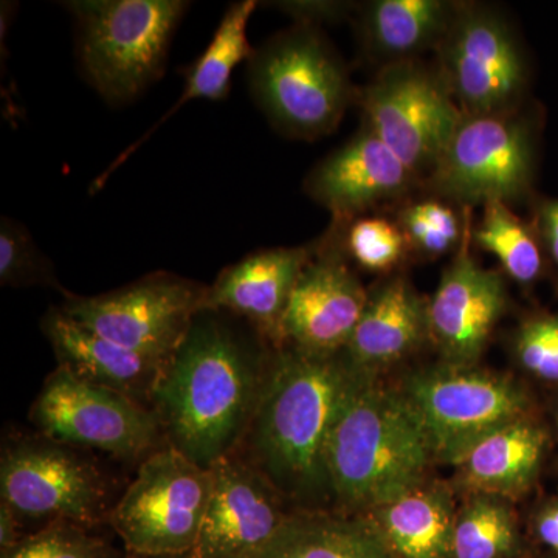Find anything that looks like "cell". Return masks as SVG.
Returning a JSON list of instances; mask_svg holds the SVG:
<instances>
[{"label": "cell", "mask_w": 558, "mask_h": 558, "mask_svg": "<svg viewBox=\"0 0 558 558\" xmlns=\"http://www.w3.org/2000/svg\"><path fill=\"white\" fill-rule=\"evenodd\" d=\"M211 495L190 558H258L296 509L240 453L209 468Z\"/></svg>", "instance_id": "obj_14"}, {"label": "cell", "mask_w": 558, "mask_h": 558, "mask_svg": "<svg viewBox=\"0 0 558 558\" xmlns=\"http://www.w3.org/2000/svg\"><path fill=\"white\" fill-rule=\"evenodd\" d=\"M548 433L534 416L519 418L480 439L451 468L458 495L486 494L519 501L542 472Z\"/></svg>", "instance_id": "obj_21"}, {"label": "cell", "mask_w": 558, "mask_h": 558, "mask_svg": "<svg viewBox=\"0 0 558 558\" xmlns=\"http://www.w3.org/2000/svg\"><path fill=\"white\" fill-rule=\"evenodd\" d=\"M315 247L260 250L220 271L209 286L204 311L229 312L247 319L275 349L290 296Z\"/></svg>", "instance_id": "obj_18"}, {"label": "cell", "mask_w": 558, "mask_h": 558, "mask_svg": "<svg viewBox=\"0 0 558 558\" xmlns=\"http://www.w3.org/2000/svg\"><path fill=\"white\" fill-rule=\"evenodd\" d=\"M429 343L428 301L405 275L392 274L368 290V301L344 355L360 373L384 371Z\"/></svg>", "instance_id": "obj_20"}, {"label": "cell", "mask_w": 558, "mask_h": 558, "mask_svg": "<svg viewBox=\"0 0 558 558\" xmlns=\"http://www.w3.org/2000/svg\"><path fill=\"white\" fill-rule=\"evenodd\" d=\"M399 223L411 256L435 260L457 253L472 226V208H462L461 215L451 202L439 197L407 201L398 211Z\"/></svg>", "instance_id": "obj_28"}, {"label": "cell", "mask_w": 558, "mask_h": 558, "mask_svg": "<svg viewBox=\"0 0 558 558\" xmlns=\"http://www.w3.org/2000/svg\"><path fill=\"white\" fill-rule=\"evenodd\" d=\"M267 359L218 312H199L153 399L168 444L205 469L240 449L258 405Z\"/></svg>", "instance_id": "obj_2"}, {"label": "cell", "mask_w": 558, "mask_h": 558, "mask_svg": "<svg viewBox=\"0 0 558 558\" xmlns=\"http://www.w3.org/2000/svg\"><path fill=\"white\" fill-rule=\"evenodd\" d=\"M43 330L57 355L58 366L87 384L112 389L153 409L154 395L171 355L143 354L105 339L61 310L47 312Z\"/></svg>", "instance_id": "obj_19"}, {"label": "cell", "mask_w": 558, "mask_h": 558, "mask_svg": "<svg viewBox=\"0 0 558 558\" xmlns=\"http://www.w3.org/2000/svg\"><path fill=\"white\" fill-rule=\"evenodd\" d=\"M207 292L199 282L157 271L97 296L65 293L60 310L105 339L170 357L204 311Z\"/></svg>", "instance_id": "obj_13"}, {"label": "cell", "mask_w": 558, "mask_h": 558, "mask_svg": "<svg viewBox=\"0 0 558 558\" xmlns=\"http://www.w3.org/2000/svg\"><path fill=\"white\" fill-rule=\"evenodd\" d=\"M451 558H524V538L513 502L494 495H462Z\"/></svg>", "instance_id": "obj_26"}, {"label": "cell", "mask_w": 558, "mask_h": 558, "mask_svg": "<svg viewBox=\"0 0 558 558\" xmlns=\"http://www.w3.org/2000/svg\"><path fill=\"white\" fill-rule=\"evenodd\" d=\"M457 497L451 483L428 478L360 517L395 558H451Z\"/></svg>", "instance_id": "obj_22"}, {"label": "cell", "mask_w": 558, "mask_h": 558, "mask_svg": "<svg viewBox=\"0 0 558 558\" xmlns=\"http://www.w3.org/2000/svg\"><path fill=\"white\" fill-rule=\"evenodd\" d=\"M123 558H146V557H140V556H135V554L128 553L126 556H124Z\"/></svg>", "instance_id": "obj_37"}, {"label": "cell", "mask_w": 558, "mask_h": 558, "mask_svg": "<svg viewBox=\"0 0 558 558\" xmlns=\"http://www.w3.org/2000/svg\"><path fill=\"white\" fill-rule=\"evenodd\" d=\"M556 428H557V442H558V411H557V417H556Z\"/></svg>", "instance_id": "obj_38"}, {"label": "cell", "mask_w": 558, "mask_h": 558, "mask_svg": "<svg viewBox=\"0 0 558 558\" xmlns=\"http://www.w3.org/2000/svg\"><path fill=\"white\" fill-rule=\"evenodd\" d=\"M532 532L538 543L558 558V497L549 499L532 517Z\"/></svg>", "instance_id": "obj_35"}, {"label": "cell", "mask_w": 558, "mask_h": 558, "mask_svg": "<svg viewBox=\"0 0 558 558\" xmlns=\"http://www.w3.org/2000/svg\"><path fill=\"white\" fill-rule=\"evenodd\" d=\"M512 354L524 373L558 384V314L529 315L512 337Z\"/></svg>", "instance_id": "obj_32"}, {"label": "cell", "mask_w": 558, "mask_h": 558, "mask_svg": "<svg viewBox=\"0 0 558 558\" xmlns=\"http://www.w3.org/2000/svg\"><path fill=\"white\" fill-rule=\"evenodd\" d=\"M341 247L359 267L376 274H395L410 258V245L396 220L357 218L348 223H336Z\"/></svg>", "instance_id": "obj_29"}, {"label": "cell", "mask_w": 558, "mask_h": 558, "mask_svg": "<svg viewBox=\"0 0 558 558\" xmlns=\"http://www.w3.org/2000/svg\"><path fill=\"white\" fill-rule=\"evenodd\" d=\"M40 435L73 447L138 458L161 449L165 429L156 411L112 389L97 387L58 366L33 402Z\"/></svg>", "instance_id": "obj_12"}, {"label": "cell", "mask_w": 558, "mask_h": 558, "mask_svg": "<svg viewBox=\"0 0 558 558\" xmlns=\"http://www.w3.org/2000/svg\"><path fill=\"white\" fill-rule=\"evenodd\" d=\"M535 229L553 266L558 281V199L539 201L534 219Z\"/></svg>", "instance_id": "obj_34"}, {"label": "cell", "mask_w": 558, "mask_h": 558, "mask_svg": "<svg viewBox=\"0 0 558 558\" xmlns=\"http://www.w3.org/2000/svg\"><path fill=\"white\" fill-rule=\"evenodd\" d=\"M211 483L209 469L168 444L143 459L108 523L130 554L189 556L199 538Z\"/></svg>", "instance_id": "obj_7"}, {"label": "cell", "mask_w": 558, "mask_h": 558, "mask_svg": "<svg viewBox=\"0 0 558 558\" xmlns=\"http://www.w3.org/2000/svg\"><path fill=\"white\" fill-rule=\"evenodd\" d=\"M436 53L440 75L464 116L519 109L527 84L526 58L501 11L458 3Z\"/></svg>", "instance_id": "obj_11"}, {"label": "cell", "mask_w": 558, "mask_h": 558, "mask_svg": "<svg viewBox=\"0 0 558 558\" xmlns=\"http://www.w3.org/2000/svg\"><path fill=\"white\" fill-rule=\"evenodd\" d=\"M360 371L344 352L315 355L274 348L255 414L236 453L266 476L293 509L336 512L330 488V433Z\"/></svg>", "instance_id": "obj_1"}, {"label": "cell", "mask_w": 558, "mask_h": 558, "mask_svg": "<svg viewBox=\"0 0 558 558\" xmlns=\"http://www.w3.org/2000/svg\"><path fill=\"white\" fill-rule=\"evenodd\" d=\"M0 497L21 521L97 526L108 521V481L73 447L32 436L5 444L0 458Z\"/></svg>", "instance_id": "obj_10"}, {"label": "cell", "mask_w": 558, "mask_h": 558, "mask_svg": "<svg viewBox=\"0 0 558 558\" xmlns=\"http://www.w3.org/2000/svg\"><path fill=\"white\" fill-rule=\"evenodd\" d=\"M258 558H395L365 517L296 510Z\"/></svg>", "instance_id": "obj_25"}, {"label": "cell", "mask_w": 558, "mask_h": 558, "mask_svg": "<svg viewBox=\"0 0 558 558\" xmlns=\"http://www.w3.org/2000/svg\"><path fill=\"white\" fill-rule=\"evenodd\" d=\"M326 464L336 512L365 515L432 478L436 461L400 388L362 373L333 424Z\"/></svg>", "instance_id": "obj_3"}, {"label": "cell", "mask_w": 558, "mask_h": 558, "mask_svg": "<svg viewBox=\"0 0 558 558\" xmlns=\"http://www.w3.org/2000/svg\"><path fill=\"white\" fill-rule=\"evenodd\" d=\"M0 284L7 288H60L53 264L22 223L10 218L0 222Z\"/></svg>", "instance_id": "obj_30"}, {"label": "cell", "mask_w": 558, "mask_h": 558, "mask_svg": "<svg viewBox=\"0 0 558 558\" xmlns=\"http://www.w3.org/2000/svg\"><path fill=\"white\" fill-rule=\"evenodd\" d=\"M457 2L376 0L360 11V36L371 60L384 65L417 60L438 49L449 31Z\"/></svg>", "instance_id": "obj_23"}, {"label": "cell", "mask_w": 558, "mask_h": 558, "mask_svg": "<svg viewBox=\"0 0 558 558\" xmlns=\"http://www.w3.org/2000/svg\"><path fill=\"white\" fill-rule=\"evenodd\" d=\"M472 227L428 301L429 343L453 366L478 365L510 306L506 275L473 258Z\"/></svg>", "instance_id": "obj_16"}, {"label": "cell", "mask_w": 558, "mask_h": 558, "mask_svg": "<svg viewBox=\"0 0 558 558\" xmlns=\"http://www.w3.org/2000/svg\"><path fill=\"white\" fill-rule=\"evenodd\" d=\"M534 131L519 109L464 116L425 179L439 199L473 208L523 199L534 178Z\"/></svg>", "instance_id": "obj_8"}, {"label": "cell", "mask_w": 558, "mask_h": 558, "mask_svg": "<svg viewBox=\"0 0 558 558\" xmlns=\"http://www.w3.org/2000/svg\"><path fill=\"white\" fill-rule=\"evenodd\" d=\"M368 301V290L349 267L332 226L304 267L281 323V347L315 355L340 354ZM279 347V348H281Z\"/></svg>", "instance_id": "obj_15"}, {"label": "cell", "mask_w": 558, "mask_h": 558, "mask_svg": "<svg viewBox=\"0 0 558 558\" xmlns=\"http://www.w3.org/2000/svg\"><path fill=\"white\" fill-rule=\"evenodd\" d=\"M278 9L295 17L301 24L317 25L322 21H339L351 7L343 2H279Z\"/></svg>", "instance_id": "obj_33"}, {"label": "cell", "mask_w": 558, "mask_h": 558, "mask_svg": "<svg viewBox=\"0 0 558 558\" xmlns=\"http://www.w3.org/2000/svg\"><path fill=\"white\" fill-rule=\"evenodd\" d=\"M355 101L369 128L422 183L461 123L462 110L438 68L418 60L384 65Z\"/></svg>", "instance_id": "obj_9"}, {"label": "cell", "mask_w": 558, "mask_h": 558, "mask_svg": "<svg viewBox=\"0 0 558 558\" xmlns=\"http://www.w3.org/2000/svg\"><path fill=\"white\" fill-rule=\"evenodd\" d=\"M399 388L424 427L436 464H454L495 429L534 416V402L523 385L478 365L440 362L410 374Z\"/></svg>", "instance_id": "obj_6"}, {"label": "cell", "mask_w": 558, "mask_h": 558, "mask_svg": "<svg viewBox=\"0 0 558 558\" xmlns=\"http://www.w3.org/2000/svg\"><path fill=\"white\" fill-rule=\"evenodd\" d=\"M248 83L270 123L301 140L333 132L357 95L329 40L317 25L301 22L255 50Z\"/></svg>", "instance_id": "obj_4"}, {"label": "cell", "mask_w": 558, "mask_h": 558, "mask_svg": "<svg viewBox=\"0 0 558 558\" xmlns=\"http://www.w3.org/2000/svg\"><path fill=\"white\" fill-rule=\"evenodd\" d=\"M22 521L5 502H0V550L7 553L17 545L24 535H21Z\"/></svg>", "instance_id": "obj_36"}, {"label": "cell", "mask_w": 558, "mask_h": 558, "mask_svg": "<svg viewBox=\"0 0 558 558\" xmlns=\"http://www.w3.org/2000/svg\"><path fill=\"white\" fill-rule=\"evenodd\" d=\"M422 180L363 124L347 145L319 161L304 180V191L332 213L333 222L348 223L389 202L405 199Z\"/></svg>", "instance_id": "obj_17"}, {"label": "cell", "mask_w": 558, "mask_h": 558, "mask_svg": "<svg viewBox=\"0 0 558 558\" xmlns=\"http://www.w3.org/2000/svg\"><path fill=\"white\" fill-rule=\"evenodd\" d=\"M183 0H75L84 76L110 106L128 105L163 75Z\"/></svg>", "instance_id": "obj_5"}, {"label": "cell", "mask_w": 558, "mask_h": 558, "mask_svg": "<svg viewBox=\"0 0 558 558\" xmlns=\"http://www.w3.org/2000/svg\"><path fill=\"white\" fill-rule=\"evenodd\" d=\"M472 245L494 255L521 288H532L545 275L546 252L534 222L519 218L508 204L484 205L483 219L472 227Z\"/></svg>", "instance_id": "obj_27"}, {"label": "cell", "mask_w": 558, "mask_h": 558, "mask_svg": "<svg viewBox=\"0 0 558 558\" xmlns=\"http://www.w3.org/2000/svg\"><path fill=\"white\" fill-rule=\"evenodd\" d=\"M2 558H119L109 542L75 523H50L25 535Z\"/></svg>", "instance_id": "obj_31"}, {"label": "cell", "mask_w": 558, "mask_h": 558, "mask_svg": "<svg viewBox=\"0 0 558 558\" xmlns=\"http://www.w3.org/2000/svg\"><path fill=\"white\" fill-rule=\"evenodd\" d=\"M256 7H258V2L255 0H242V2L229 7L211 43L208 44L207 50L183 72L186 80L185 89L179 100L137 143L117 157V160L102 172L100 178L94 180V191L100 190L105 185L106 179H109V175L124 160L130 159L131 154H134L154 132L159 130L161 124L167 123V120L179 112L186 102L194 100L220 101L229 97L234 69L242 61H248L255 53V49L250 46L247 27Z\"/></svg>", "instance_id": "obj_24"}, {"label": "cell", "mask_w": 558, "mask_h": 558, "mask_svg": "<svg viewBox=\"0 0 558 558\" xmlns=\"http://www.w3.org/2000/svg\"><path fill=\"white\" fill-rule=\"evenodd\" d=\"M163 558H190L189 556H182V557H163Z\"/></svg>", "instance_id": "obj_39"}]
</instances>
